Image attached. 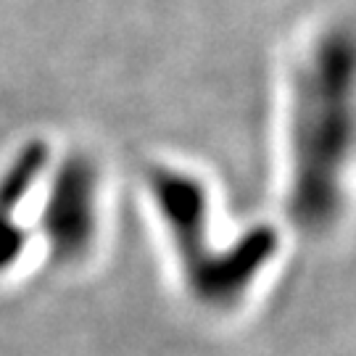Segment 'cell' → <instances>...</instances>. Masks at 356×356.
<instances>
[{"label":"cell","mask_w":356,"mask_h":356,"mask_svg":"<svg viewBox=\"0 0 356 356\" xmlns=\"http://www.w3.org/2000/svg\"><path fill=\"white\" fill-rule=\"evenodd\" d=\"M291 211L322 232L343 206V172L356 148V35L332 29L314 45L296 79L291 129Z\"/></svg>","instance_id":"cell-1"},{"label":"cell","mask_w":356,"mask_h":356,"mask_svg":"<svg viewBox=\"0 0 356 356\" xmlns=\"http://www.w3.org/2000/svg\"><path fill=\"white\" fill-rule=\"evenodd\" d=\"M151 193L169 225L193 296L209 306L235 304L275 254V232L254 229L229 251H214L209 243V204L198 179L159 166L151 172Z\"/></svg>","instance_id":"cell-2"},{"label":"cell","mask_w":356,"mask_h":356,"mask_svg":"<svg viewBox=\"0 0 356 356\" xmlns=\"http://www.w3.org/2000/svg\"><path fill=\"white\" fill-rule=\"evenodd\" d=\"M40 229L48 251L58 261H76L88 254L98 235V175L85 156H69L45 175Z\"/></svg>","instance_id":"cell-3"},{"label":"cell","mask_w":356,"mask_h":356,"mask_svg":"<svg viewBox=\"0 0 356 356\" xmlns=\"http://www.w3.org/2000/svg\"><path fill=\"white\" fill-rule=\"evenodd\" d=\"M48 161V145L32 143L0 175V275L11 272L26 251V229L16 214L42 185Z\"/></svg>","instance_id":"cell-4"}]
</instances>
